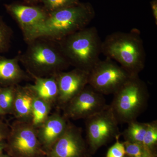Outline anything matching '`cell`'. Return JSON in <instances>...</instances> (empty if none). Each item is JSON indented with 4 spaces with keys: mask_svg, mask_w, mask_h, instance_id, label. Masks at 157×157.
<instances>
[{
    "mask_svg": "<svg viewBox=\"0 0 157 157\" xmlns=\"http://www.w3.org/2000/svg\"><path fill=\"white\" fill-rule=\"evenodd\" d=\"M95 15L89 2L48 13L46 19L31 32L25 39L28 42L38 38L59 41L69 35L87 27Z\"/></svg>",
    "mask_w": 157,
    "mask_h": 157,
    "instance_id": "6da1fadb",
    "label": "cell"
},
{
    "mask_svg": "<svg viewBox=\"0 0 157 157\" xmlns=\"http://www.w3.org/2000/svg\"><path fill=\"white\" fill-rule=\"evenodd\" d=\"M27 43L26 50L17 56L32 78L56 75L70 66L57 41L38 38Z\"/></svg>",
    "mask_w": 157,
    "mask_h": 157,
    "instance_id": "7a4b0ae2",
    "label": "cell"
},
{
    "mask_svg": "<svg viewBox=\"0 0 157 157\" xmlns=\"http://www.w3.org/2000/svg\"><path fill=\"white\" fill-rule=\"evenodd\" d=\"M102 53L114 60L132 75H138L144 69L146 54L140 32H117L107 36L102 43Z\"/></svg>",
    "mask_w": 157,
    "mask_h": 157,
    "instance_id": "3957f363",
    "label": "cell"
},
{
    "mask_svg": "<svg viewBox=\"0 0 157 157\" xmlns=\"http://www.w3.org/2000/svg\"><path fill=\"white\" fill-rule=\"evenodd\" d=\"M70 66L89 72L100 60L102 43L95 27L85 28L57 41Z\"/></svg>",
    "mask_w": 157,
    "mask_h": 157,
    "instance_id": "277c9868",
    "label": "cell"
},
{
    "mask_svg": "<svg viewBox=\"0 0 157 157\" xmlns=\"http://www.w3.org/2000/svg\"><path fill=\"white\" fill-rule=\"evenodd\" d=\"M109 106L118 124L136 121L148 102V89L138 75H133L114 94Z\"/></svg>",
    "mask_w": 157,
    "mask_h": 157,
    "instance_id": "5b68a950",
    "label": "cell"
},
{
    "mask_svg": "<svg viewBox=\"0 0 157 157\" xmlns=\"http://www.w3.org/2000/svg\"><path fill=\"white\" fill-rule=\"evenodd\" d=\"M133 75L111 59L99 61L89 73L90 86L103 95L114 94Z\"/></svg>",
    "mask_w": 157,
    "mask_h": 157,
    "instance_id": "8992f818",
    "label": "cell"
},
{
    "mask_svg": "<svg viewBox=\"0 0 157 157\" xmlns=\"http://www.w3.org/2000/svg\"><path fill=\"white\" fill-rule=\"evenodd\" d=\"M85 120L88 143L92 152L121 134L109 105Z\"/></svg>",
    "mask_w": 157,
    "mask_h": 157,
    "instance_id": "52a82bcc",
    "label": "cell"
},
{
    "mask_svg": "<svg viewBox=\"0 0 157 157\" xmlns=\"http://www.w3.org/2000/svg\"><path fill=\"white\" fill-rule=\"evenodd\" d=\"M107 105L103 95L88 84L63 108V115L69 120L86 119Z\"/></svg>",
    "mask_w": 157,
    "mask_h": 157,
    "instance_id": "ba28073f",
    "label": "cell"
},
{
    "mask_svg": "<svg viewBox=\"0 0 157 157\" xmlns=\"http://www.w3.org/2000/svg\"><path fill=\"white\" fill-rule=\"evenodd\" d=\"M10 146L20 157H35L41 152L36 129L31 121L16 120L9 132Z\"/></svg>",
    "mask_w": 157,
    "mask_h": 157,
    "instance_id": "9c48e42d",
    "label": "cell"
},
{
    "mask_svg": "<svg viewBox=\"0 0 157 157\" xmlns=\"http://www.w3.org/2000/svg\"><path fill=\"white\" fill-rule=\"evenodd\" d=\"M82 130L69 121L63 134L52 145L49 157H86Z\"/></svg>",
    "mask_w": 157,
    "mask_h": 157,
    "instance_id": "30bf717a",
    "label": "cell"
},
{
    "mask_svg": "<svg viewBox=\"0 0 157 157\" xmlns=\"http://www.w3.org/2000/svg\"><path fill=\"white\" fill-rule=\"evenodd\" d=\"M89 72L75 68L68 72L56 74L59 94L56 106L63 109L88 83Z\"/></svg>",
    "mask_w": 157,
    "mask_h": 157,
    "instance_id": "8fae6325",
    "label": "cell"
},
{
    "mask_svg": "<svg viewBox=\"0 0 157 157\" xmlns=\"http://www.w3.org/2000/svg\"><path fill=\"white\" fill-rule=\"evenodd\" d=\"M4 6L7 12L18 24L25 40L48 16V13L42 7L20 3L5 4Z\"/></svg>",
    "mask_w": 157,
    "mask_h": 157,
    "instance_id": "7c38bea8",
    "label": "cell"
},
{
    "mask_svg": "<svg viewBox=\"0 0 157 157\" xmlns=\"http://www.w3.org/2000/svg\"><path fill=\"white\" fill-rule=\"evenodd\" d=\"M69 121L66 117L58 113L48 116L41 125L36 128L37 137L40 144L51 148L63 134Z\"/></svg>",
    "mask_w": 157,
    "mask_h": 157,
    "instance_id": "4fadbf2b",
    "label": "cell"
},
{
    "mask_svg": "<svg viewBox=\"0 0 157 157\" xmlns=\"http://www.w3.org/2000/svg\"><path fill=\"white\" fill-rule=\"evenodd\" d=\"M18 56L13 58L0 56V83L14 86L23 81L31 79V76L20 67Z\"/></svg>",
    "mask_w": 157,
    "mask_h": 157,
    "instance_id": "5bb4252c",
    "label": "cell"
},
{
    "mask_svg": "<svg viewBox=\"0 0 157 157\" xmlns=\"http://www.w3.org/2000/svg\"><path fill=\"white\" fill-rule=\"evenodd\" d=\"M34 97L27 86H15L12 113L17 120L31 121Z\"/></svg>",
    "mask_w": 157,
    "mask_h": 157,
    "instance_id": "9a60e30c",
    "label": "cell"
},
{
    "mask_svg": "<svg viewBox=\"0 0 157 157\" xmlns=\"http://www.w3.org/2000/svg\"><path fill=\"white\" fill-rule=\"evenodd\" d=\"M56 74L48 77H34V84L27 85L35 97L44 100L52 106L56 105L59 94Z\"/></svg>",
    "mask_w": 157,
    "mask_h": 157,
    "instance_id": "2e32d148",
    "label": "cell"
},
{
    "mask_svg": "<svg viewBox=\"0 0 157 157\" xmlns=\"http://www.w3.org/2000/svg\"><path fill=\"white\" fill-rule=\"evenodd\" d=\"M52 106L39 98L34 97L32 108L31 122L37 128L49 116Z\"/></svg>",
    "mask_w": 157,
    "mask_h": 157,
    "instance_id": "e0dca14e",
    "label": "cell"
},
{
    "mask_svg": "<svg viewBox=\"0 0 157 157\" xmlns=\"http://www.w3.org/2000/svg\"><path fill=\"white\" fill-rule=\"evenodd\" d=\"M127 128L122 133L126 141L142 144L147 127V123H141L137 120L128 124Z\"/></svg>",
    "mask_w": 157,
    "mask_h": 157,
    "instance_id": "ac0fdd59",
    "label": "cell"
},
{
    "mask_svg": "<svg viewBox=\"0 0 157 157\" xmlns=\"http://www.w3.org/2000/svg\"><path fill=\"white\" fill-rule=\"evenodd\" d=\"M157 142V121L156 120L147 123V129L142 144L147 151L153 153V150Z\"/></svg>",
    "mask_w": 157,
    "mask_h": 157,
    "instance_id": "d6986e66",
    "label": "cell"
},
{
    "mask_svg": "<svg viewBox=\"0 0 157 157\" xmlns=\"http://www.w3.org/2000/svg\"><path fill=\"white\" fill-rule=\"evenodd\" d=\"M43 9L48 13L78 5L79 0H40Z\"/></svg>",
    "mask_w": 157,
    "mask_h": 157,
    "instance_id": "ffe728a7",
    "label": "cell"
},
{
    "mask_svg": "<svg viewBox=\"0 0 157 157\" xmlns=\"http://www.w3.org/2000/svg\"><path fill=\"white\" fill-rule=\"evenodd\" d=\"M13 32L0 16V53L9 51L11 45Z\"/></svg>",
    "mask_w": 157,
    "mask_h": 157,
    "instance_id": "44dd1931",
    "label": "cell"
},
{
    "mask_svg": "<svg viewBox=\"0 0 157 157\" xmlns=\"http://www.w3.org/2000/svg\"><path fill=\"white\" fill-rule=\"evenodd\" d=\"M14 86H7L0 90V108L3 112L13 111L14 96Z\"/></svg>",
    "mask_w": 157,
    "mask_h": 157,
    "instance_id": "7402d4cb",
    "label": "cell"
},
{
    "mask_svg": "<svg viewBox=\"0 0 157 157\" xmlns=\"http://www.w3.org/2000/svg\"><path fill=\"white\" fill-rule=\"evenodd\" d=\"M124 144L125 154L131 157H141L147 153H152L147 151L142 144L125 141Z\"/></svg>",
    "mask_w": 157,
    "mask_h": 157,
    "instance_id": "603a6c76",
    "label": "cell"
},
{
    "mask_svg": "<svg viewBox=\"0 0 157 157\" xmlns=\"http://www.w3.org/2000/svg\"><path fill=\"white\" fill-rule=\"evenodd\" d=\"M121 135L116 137L115 143L110 147L107 151V157H124L125 155L124 144L119 141Z\"/></svg>",
    "mask_w": 157,
    "mask_h": 157,
    "instance_id": "cb8c5ba5",
    "label": "cell"
},
{
    "mask_svg": "<svg viewBox=\"0 0 157 157\" xmlns=\"http://www.w3.org/2000/svg\"><path fill=\"white\" fill-rule=\"evenodd\" d=\"M152 12L153 16L154 18L155 23L157 25V1L152 0L151 2Z\"/></svg>",
    "mask_w": 157,
    "mask_h": 157,
    "instance_id": "d4e9b609",
    "label": "cell"
},
{
    "mask_svg": "<svg viewBox=\"0 0 157 157\" xmlns=\"http://www.w3.org/2000/svg\"><path fill=\"white\" fill-rule=\"evenodd\" d=\"M25 1L26 2H27L28 3V4H31L33 5L34 3L39 2H40V0H25Z\"/></svg>",
    "mask_w": 157,
    "mask_h": 157,
    "instance_id": "484cf974",
    "label": "cell"
},
{
    "mask_svg": "<svg viewBox=\"0 0 157 157\" xmlns=\"http://www.w3.org/2000/svg\"><path fill=\"white\" fill-rule=\"evenodd\" d=\"M3 136H4V135H3V133H2V132L0 130V140L2 139Z\"/></svg>",
    "mask_w": 157,
    "mask_h": 157,
    "instance_id": "4316f807",
    "label": "cell"
},
{
    "mask_svg": "<svg viewBox=\"0 0 157 157\" xmlns=\"http://www.w3.org/2000/svg\"><path fill=\"white\" fill-rule=\"evenodd\" d=\"M3 149V146L2 145H0V154H1V152Z\"/></svg>",
    "mask_w": 157,
    "mask_h": 157,
    "instance_id": "83f0119b",
    "label": "cell"
},
{
    "mask_svg": "<svg viewBox=\"0 0 157 157\" xmlns=\"http://www.w3.org/2000/svg\"><path fill=\"white\" fill-rule=\"evenodd\" d=\"M0 157H3V156H0Z\"/></svg>",
    "mask_w": 157,
    "mask_h": 157,
    "instance_id": "f1b7e54d",
    "label": "cell"
}]
</instances>
